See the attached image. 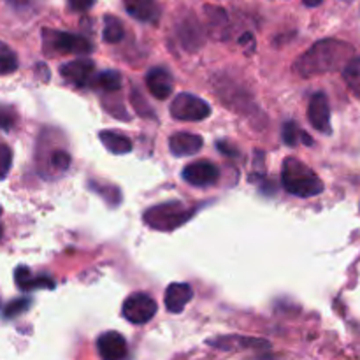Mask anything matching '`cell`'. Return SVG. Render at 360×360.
<instances>
[{
    "instance_id": "obj_25",
    "label": "cell",
    "mask_w": 360,
    "mask_h": 360,
    "mask_svg": "<svg viewBox=\"0 0 360 360\" xmlns=\"http://www.w3.org/2000/svg\"><path fill=\"white\" fill-rule=\"evenodd\" d=\"M11 164H13V151L7 144L0 143V179L6 178L7 172L11 171Z\"/></svg>"
},
{
    "instance_id": "obj_9",
    "label": "cell",
    "mask_w": 360,
    "mask_h": 360,
    "mask_svg": "<svg viewBox=\"0 0 360 360\" xmlns=\"http://www.w3.org/2000/svg\"><path fill=\"white\" fill-rule=\"evenodd\" d=\"M95 63L88 58H79L72 60V62L63 63L60 74L63 76V79L69 81L70 84L77 88H84L90 84L91 76H94Z\"/></svg>"
},
{
    "instance_id": "obj_8",
    "label": "cell",
    "mask_w": 360,
    "mask_h": 360,
    "mask_svg": "<svg viewBox=\"0 0 360 360\" xmlns=\"http://www.w3.org/2000/svg\"><path fill=\"white\" fill-rule=\"evenodd\" d=\"M308 118L309 123L315 127L319 132L329 136L333 132V127H330V105L329 98H327L326 94L319 91L311 97L308 108Z\"/></svg>"
},
{
    "instance_id": "obj_21",
    "label": "cell",
    "mask_w": 360,
    "mask_h": 360,
    "mask_svg": "<svg viewBox=\"0 0 360 360\" xmlns=\"http://www.w3.org/2000/svg\"><path fill=\"white\" fill-rule=\"evenodd\" d=\"M104 21V41L109 44H116V42L122 41L123 35H125L122 21L115 16H105Z\"/></svg>"
},
{
    "instance_id": "obj_19",
    "label": "cell",
    "mask_w": 360,
    "mask_h": 360,
    "mask_svg": "<svg viewBox=\"0 0 360 360\" xmlns=\"http://www.w3.org/2000/svg\"><path fill=\"white\" fill-rule=\"evenodd\" d=\"M283 141L288 146H297L299 143H304L308 146H311L313 141L304 130L299 129V125L295 122H287L283 125Z\"/></svg>"
},
{
    "instance_id": "obj_15",
    "label": "cell",
    "mask_w": 360,
    "mask_h": 360,
    "mask_svg": "<svg viewBox=\"0 0 360 360\" xmlns=\"http://www.w3.org/2000/svg\"><path fill=\"white\" fill-rule=\"evenodd\" d=\"M178 35L186 49H197L202 44V30L195 18H186L178 25Z\"/></svg>"
},
{
    "instance_id": "obj_26",
    "label": "cell",
    "mask_w": 360,
    "mask_h": 360,
    "mask_svg": "<svg viewBox=\"0 0 360 360\" xmlns=\"http://www.w3.org/2000/svg\"><path fill=\"white\" fill-rule=\"evenodd\" d=\"M16 123V112L7 105H0V130L13 129Z\"/></svg>"
},
{
    "instance_id": "obj_24",
    "label": "cell",
    "mask_w": 360,
    "mask_h": 360,
    "mask_svg": "<svg viewBox=\"0 0 360 360\" xmlns=\"http://www.w3.org/2000/svg\"><path fill=\"white\" fill-rule=\"evenodd\" d=\"M49 164H51V167L55 169V171H67L70 165V155L63 150H55L51 153V158H49Z\"/></svg>"
},
{
    "instance_id": "obj_3",
    "label": "cell",
    "mask_w": 360,
    "mask_h": 360,
    "mask_svg": "<svg viewBox=\"0 0 360 360\" xmlns=\"http://www.w3.org/2000/svg\"><path fill=\"white\" fill-rule=\"evenodd\" d=\"M193 210L183 206L181 202H165L150 207L144 213V224L155 231H174L192 218Z\"/></svg>"
},
{
    "instance_id": "obj_27",
    "label": "cell",
    "mask_w": 360,
    "mask_h": 360,
    "mask_svg": "<svg viewBox=\"0 0 360 360\" xmlns=\"http://www.w3.org/2000/svg\"><path fill=\"white\" fill-rule=\"evenodd\" d=\"M7 2H9V6L13 7V9L25 13V11L35 9L39 4V0H7Z\"/></svg>"
},
{
    "instance_id": "obj_20",
    "label": "cell",
    "mask_w": 360,
    "mask_h": 360,
    "mask_svg": "<svg viewBox=\"0 0 360 360\" xmlns=\"http://www.w3.org/2000/svg\"><path fill=\"white\" fill-rule=\"evenodd\" d=\"M94 84L108 94L118 91L122 88V74L118 70H104L97 77H94Z\"/></svg>"
},
{
    "instance_id": "obj_10",
    "label": "cell",
    "mask_w": 360,
    "mask_h": 360,
    "mask_svg": "<svg viewBox=\"0 0 360 360\" xmlns=\"http://www.w3.org/2000/svg\"><path fill=\"white\" fill-rule=\"evenodd\" d=\"M97 350L101 354L102 359L105 360H120L127 357L129 354V347H127L125 338L120 333H104L102 336H98L97 340Z\"/></svg>"
},
{
    "instance_id": "obj_11",
    "label": "cell",
    "mask_w": 360,
    "mask_h": 360,
    "mask_svg": "<svg viewBox=\"0 0 360 360\" xmlns=\"http://www.w3.org/2000/svg\"><path fill=\"white\" fill-rule=\"evenodd\" d=\"M146 84L150 94L155 98H158V101H165L172 94V88H174L172 76L164 67H155V69H151L146 76Z\"/></svg>"
},
{
    "instance_id": "obj_28",
    "label": "cell",
    "mask_w": 360,
    "mask_h": 360,
    "mask_svg": "<svg viewBox=\"0 0 360 360\" xmlns=\"http://www.w3.org/2000/svg\"><path fill=\"white\" fill-rule=\"evenodd\" d=\"M95 0H69V6L72 11H77V13H84V11L90 9L94 6Z\"/></svg>"
},
{
    "instance_id": "obj_5",
    "label": "cell",
    "mask_w": 360,
    "mask_h": 360,
    "mask_svg": "<svg viewBox=\"0 0 360 360\" xmlns=\"http://www.w3.org/2000/svg\"><path fill=\"white\" fill-rule=\"evenodd\" d=\"M171 115L179 122H200L211 115V105L192 94H179L171 104Z\"/></svg>"
},
{
    "instance_id": "obj_16",
    "label": "cell",
    "mask_w": 360,
    "mask_h": 360,
    "mask_svg": "<svg viewBox=\"0 0 360 360\" xmlns=\"http://www.w3.org/2000/svg\"><path fill=\"white\" fill-rule=\"evenodd\" d=\"M14 281H16L18 287L21 288V290H35V288H53L55 287V281L51 280V278L48 276H39V278H34L32 276L30 269L28 267H18L16 271H14Z\"/></svg>"
},
{
    "instance_id": "obj_12",
    "label": "cell",
    "mask_w": 360,
    "mask_h": 360,
    "mask_svg": "<svg viewBox=\"0 0 360 360\" xmlns=\"http://www.w3.org/2000/svg\"><path fill=\"white\" fill-rule=\"evenodd\" d=\"M202 137L192 132H176L169 139V148L174 157H190L202 148Z\"/></svg>"
},
{
    "instance_id": "obj_1",
    "label": "cell",
    "mask_w": 360,
    "mask_h": 360,
    "mask_svg": "<svg viewBox=\"0 0 360 360\" xmlns=\"http://www.w3.org/2000/svg\"><path fill=\"white\" fill-rule=\"evenodd\" d=\"M355 49L348 42L338 39H323L315 42L304 55L299 56L294 63V70L302 77L320 76L333 72L354 56Z\"/></svg>"
},
{
    "instance_id": "obj_2",
    "label": "cell",
    "mask_w": 360,
    "mask_h": 360,
    "mask_svg": "<svg viewBox=\"0 0 360 360\" xmlns=\"http://www.w3.org/2000/svg\"><path fill=\"white\" fill-rule=\"evenodd\" d=\"M281 183L288 193L302 199L320 195L323 192L322 179L315 174L313 169L295 157L285 158L281 167Z\"/></svg>"
},
{
    "instance_id": "obj_7",
    "label": "cell",
    "mask_w": 360,
    "mask_h": 360,
    "mask_svg": "<svg viewBox=\"0 0 360 360\" xmlns=\"http://www.w3.org/2000/svg\"><path fill=\"white\" fill-rule=\"evenodd\" d=\"M220 178V171L213 162L199 160L183 169V179L192 186H211Z\"/></svg>"
},
{
    "instance_id": "obj_17",
    "label": "cell",
    "mask_w": 360,
    "mask_h": 360,
    "mask_svg": "<svg viewBox=\"0 0 360 360\" xmlns=\"http://www.w3.org/2000/svg\"><path fill=\"white\" fill-rule=\"evenodd\" d=\"M101 143L104 144L105 150L115 155H123L132 151V141L125 134L116 132V130H102Z\"/></svg>"
},
{
    "instance_id": "obj_23",
    "label": "cell",
    "mask_w": 360,
    "mask_h": 360,
    "mask_svg": "<svg viewBox=\"0 0 360 360\" xmlns=\"http://www.w3.org/2000/svg\"><path fill=\"white\" fill-rule=\"evenodd\" d=\"M18 69V60L16 56L11 53V49H2L0 51V76H6V74L14 72Z\"/></svg>"
},
{
    "instance_id": "obj_4",
    "label": "cell",
    "mask_w": 360,
    "mask_h": 360,
    "mask_svg": "<svg viewBox=\"0 0 360 360\" xmlns=\"http://www.w3.org/2000/svg\"><path fill=\"white\" fill-rule=\"evenodd\" d=\"M44 49L48 53H79L86 55L91 53L94 44L86 37L69 32L58 30H44Z\"/></svg>"
},
{
    "instance_id": "obj_30",
    "label": "cell",
    "mask_w": 360,
    "mask_h": 360,
    "mask_svg": "<svg viewBox=\"0 0 360 360\" xmlns=\"http://www.w3.org/2000/svg\"><path fill=\"white\" fill-rule=\"evenodd\" d=\"M302 2H304L308 7H316V6H320L323 0H302Z\"/></svg>"
},
{
    "instance_id": "obj_31",
    "label": "cell",
    "mask_w": 360,
    "mask_h": 360,
    "mask_svg": "<svg viewBox=\"0 0 360 360\" xmlns=\"http://www.w3.org/2000/svg\"><path fill=\"white\" fill-rule=\"evenodd\" d=\"M0 238H2V227H0Z\"/></svg>"
},
{
    "instance_id": "obj_14",
    "label": "cell",
    "mask_w": 360,
    "mask_h": 360,
    "mask_svg": "<svg viewBox=\"0 0 360 360\" xmlns=\"http://www.w3.org/2000/svg\"><path fill=\"white\" fill-rule=\"evenodd\" d=\"M193 290L186 283H172L165 290V308L171 313H181L185 306L192 301Z\"/></svg>"
},
{
    "instance_id": "obj_18",
    "label": "cell",
    "mask_w": 360,
    "mask_h": 360,
    "mask_svg": "<svg viewBox=\"0 0 360 360\" xmlns=\"http://www.w3.org/2000/svg\"><path fill=\"white\" fill-rule=\"evenodd\" d=\"M343 77L352 94L360 101V56H352L343 67Z\"/></svg>"
},
{
    "instance_id": "obj_29",
    "label": "cell",
    "mask_w": 360,
    "mask_h": 360,
    "mask_svg": "<svg viewBox=\"0 0 360 360\" xmlns=\"http://www.w3.org/2000/svg\"><path fill=\"white\" fill-rule=\"evenodd\" d=\"M217 146L220 148L221 153L227 155V157H236V155H238V148L232 146V144H229L227 141H221V143H218Z\"/></svg>"
},
{
    "instance_id": "obj_6",
    "label": "cell",
    "mask_w": 360,
    "mask_h": 360,
    "mask_svg": "<svg viewBox=\"0 0 360 360\" xmlns=\"http://www.w3.org/2000/svg\"><path fill=\"white\" fill-rule=\"evenodd\" d=\"M122 313L130 323L141 326V323L150 322L157 315V302L150 295L137 292V294H132L130 297L125 299Z\"/></svg>"
},
{
    "instance_id": "obj_32",
    "label": "cell",
    "mask_w": 360,
    "mask_h": 360,
    "mask_svg": "<svg viewBox=\"0 0 360 360\" xmlns=\"http://www.w3.org/2000/svg\"><path fill=\"white\" fill-rule=\"evenodd\" d=\"M343 2H354V0H343Z\"/></svg>"
},
{
    "instance_id": "obj_13",
    "label": "cell",
    "mask_w": 360,
    "mask_h": 360,
    "mask_svg": "<svg viewBox=\"0 0 360 360\" xmlns=\"http://www.w3.org/2000/svg\"><path fill=\"white\" fill-rule=\"evenodd\" d=\"M127 13L144 23H157L162 9L157 0H123Z\"/></svg>"
},
{
    "instance_id": "obj_22",
    "label": "cell",
    "mask_w": 360,
    "mask_h": 360,
    "mask_svg": "<svg viewBox=\"0 0 360 360\" xmlns=\"http://www.w3.org/2000/svg\"><path fill=\"white\" fill-rule=\"evenodd\" d=\"M30 299H16V301H11L6 306V309H4V316L6 319H16V316H20L21 313H25L30 308Z\"/></svg>"
},
{
    "instance_id": "obj_33",
    "label": "cell",
    "mask_w": 360,
    "mask_h": 360,
    "mask_svg": "<svg viewBox=\"0 0 360 360\" xmlns=\"http://www.w3.org/2000/svg\"><path fill=\"white\" fill-rule=\"evenodd\" d=\"M0 214H2V207H0Z\"/></svg>"
}]
</instances>
